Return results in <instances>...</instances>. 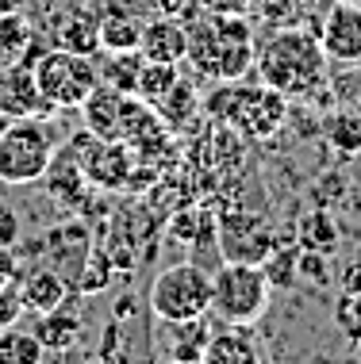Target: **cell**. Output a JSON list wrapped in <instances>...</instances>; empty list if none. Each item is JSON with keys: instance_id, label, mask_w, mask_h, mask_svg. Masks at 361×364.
<instances>
[{"instance_id": "9", "label": "cell", "mask_w": 361, "mask_h": 364, "mask_svg": "<svg viewBox=\"0 0 361 364\" xmlns=\"http://www.w3.org/2000/svg\"><path fill=\"white\" fill-rule=\"evenodd\" d=\"M231 123H239L253 139H266L285 119V96L277 88H235V104H231Z\"/></svg>"}, {"instance_id": "25", "label": "cell", "mask_w": 361, "mask_h": 364, "mask_svg": "<svg viewBox=\"0 0 361 364\" xmlns=\"http://www.w3.org/2000/svg\"><path fill=\"white\" fill-rule=\"evenodd\" d=\"M330 142H335V150L338 154H346V157H354L361 154V112H342V115H335L330 119Z\"/></svg>"}, {"instance_id": "17", "label": "cell", "mask_w": 361, "mask_h": 364, "mask_svg": "<svg viewBox=\"0 0 361 364\" xmlns=\"http://www.w3.org/2000/svg\"><path fill=\"white\" fill-rule=\"evenodd\" d=\"M19 295H23V311L46 314V311L62 307L66 295H70V288H66L62 272H54V269H35L31 277L19 284Z\"/></svg>"}, {"instance_id": "11", "label": "cell", "mask_w": 361, "mask_h": 364, "mask_svg": "<svg viewBox=\"0 0 361 364\" xmlns=\"http://www.w3.org/2000/svg\"><path fill=\"white\" fill-rule=\"evenodd\" d=\"M46 112L43 92L35 81V65H4L0 70V115L4 119H27V115Z\"/></svg>"}, {"instance_id": "26", "label": "cell", "mask_w": 361, "mask_h": 364, "mask_svg": "<svg viewBox=\"0 0 361 364\" xmlns=\"http://www.w3.org/2000/svg\"><path fill=\"white\" fill-rule=\"evenodd\" d=\"M335 326L342 330V338L346 341H361V295L354 291H342L338 295V303H335Z\"/></svg>"}, {"instance_id": "29", "label": "cell", "mask_w": 361, "mask_h": 364, "mask_svg": "<svg viewBox=\"0 0 361 364\" xmlns=\"http://www.w3.org/2000/svg\"><path fill=\"white\" fill-rule=\"evenodd\" d=\"M19 314H23V295H19V284H0V330L16 326Z\"/></svg>"}, {"instance_id": "5", "label": "cell", "mask_w": 361, "mask_h": 364, "mask_svg": "<svg viewBox=\"0 0 361 364\" xmlns=\"http://www.w3.org/2000/svg\"><path fill=\"white\" fill-rule=\"evenodd\" d=\"M35 81H38V92H43V104L46 107H81L89 100V92L100 85V70L93 65L89 54H77V50H46L35 58Z\"/></svg>"}, {"instance_id": "18", "label": "cell", "mask_w": 361, "mask_h": 364, "mask_svg": "<svg viewBox=\"0 0 361 364\" xmlns=\"http://www.w3.org/2000/svg\"><path fill=\"white\" fill-rule=\"evenodd\" d=\"M43 357L46 349L35 338V330H19V326L0 330V364H38Z\"/></svg>"}, {"instance_id": "23", "label": "cell", "mask_w": 361, "mask_h": 364, "mask_svg": "<svg viewBox=\"0 0 361 364\" xmlns=\"http://www.w3.org/2000/svg\"><path fill=\"white\" fill-rule=\"evenodd\" d=\"M150 107L162 115L165 123H184V119L192 115V107H197V96H192V88H189V85H181V81H177V85L169 88V92H162Z\"/></svg>"}, {"instance_id": "32", "label": "cell", "mask_w": 361, "mask_h": 364, "mask_svg": "<svg viewBox=\"0 0 361 364\" xmlns=\"http://www.w3.org/2000/svg\"><path fill=\"white\" fill-rule=\"evenodd\" d=\"M200 4L208 8V12H216V16H242L250 0H200Z\"/></svg>"}, {"instance_id": "3", "label": "cell", "mask_w": 361, "mask_h": 364, "mask_svg": "<svg viewBox=\"0 0 361 364\" xmlns=\"http://www.w3.org/2000/svg\"><path fill=\"white\" fill-rule=\"evenodd\" d=\"M58 157V134L38 115L4 119L0 127V184L23 188L51 173Z\"/></svg>"}, {"instance_id": "35", "label": "cell", "mask_w": 361, "mask_h": 364, "mask_svg": "<svg viewBox=\"0 0 361 364\" xmlns=\"http://www.w3.org/2000/svg\"><path fill=\"white\" fill-rule=\"evenodd\" d=\"M158 4H162V12H165V16L181 19V12H184V8L192 4V0H158Z\"/></svg>"}, {"instance_id": "2", "label": "cell", "mask_w": 361, "mask_h": 364, "mask_svg": "<svg viewBox=\"0 0 361 364\" xmlns=\"http://www.w3.org/2000/svg\"><path fill=\"white\" fill-rule=\"evenodd\" d=\"M253 54V31L242 16H216L208 12L200 23L189 27V54L197 62V70H204L216 81H239L250 70Z\"/></svg>"}, {"instance_id": "8", "label": "cell", "mask_w": 361, "mask_h": 364, "mask_svg": "<svg viewBox=\"0 0 361 364\" xmlns=\"http://www.w3.org/2000/svg\"><path fill=\"white\" fill-rule=\"evenodd\" d=\"M315 38L327 62L361 65V4H330Z\"/></svg>"}, {"instance_id": "22", "label": "cell", "mask_w": 361, "mask_h": 364, "mask_svg": "<svg viewBox=\"0 0 361 364\" xmlns=\"http://www.w3.org/2000/svg\"><path fill=\"white\" fill-rule=\"evenodd\" d=\"M177 85V65H165V62H142L139 81H135V96H142L146 104H154L162 92Z\"/></svg>"}, {"instance_id": "37", "label": "cell", "mask_w": 361, "mask_h": 364, "mask_svg": "<svg viewBox=\"0 0 361 364\" xmlns=\"http://www.w3.org/2000/svg\"><path fill=\"white\" fill-rule=\"evenodd\" d=\"M115 314H120V318H131V314H135V299H131V295H123V299H120Z\"/></svg>"}, {"instance_id": "21", "label": "cell", "mask_w": 361, "mask_h": 364, "mask_svg": "<svg viewBox=\"0 0 361 364\" xmlns=\"http://www.w3.org/2000/svg\"><path fill=\"white\" fill-rule=\"evenodd\" d=\"M139 31L142 23L139 19H123V16H108L100 19V50H139Z\"/></svg>"}, {"instance_id": "33", "label": "cell", "mask_w": 361, "mask_h": 364, "mask_svg": "<svg viewBox=\"0 0 361 364\" xmlns=\"http://www.w3.org/2000/svg\"><path fill=\"white\" fill-rule=\"evenodd\" d=\"M338 288L361 295V261H350L342 272H338Z\"/></svg>"}, {"instance_id": "34", "label": "cell", "mask_w": 361, "mask_h": 364, "mask_svg": "<svg viewBox=\"0 0 361 364\" xmlns=\"http://www.w3.org/2000/svg\"><path fill=\"white\" fill-rule=\"evenodd\" d=\"M19 277V261L8 245H0V284H12Z\"/></svg>"}, {"instance_id": "24", "label": "cell", "mask_w": 361, "mask_h": 364, "mask_svg": "<svg viewBox=\"0 0 361 364\" xmlns=\"http://www.w3.org/2000/svg\"><path fill=\"white\" fill-rule=\"evenodd\" d=\"M139 70H142V54L139 50H115L108 58V77L112 88H120V92H135V81H139Z\"/></svg>"}, {"instance_id": "31", "label": "cell", "mask_w": 361, "mask_h": 364, "mask_svg": "<svg viewBox=\"0 0 361 364\" xmlns=\"http://www.w3.org/2000/svg\"><path fill=\"white\" fill-rule=\"evenodd\" d=\"M19 234H23L19 211H16V208H8V203H0V245L16 250V245H19Z\"/></svg>"}, {"instance_id": "7", "label": "cell", "mask_w": 361, "mask_h": 364, "mask_svg": "<svg viewBox=\"0 0 361 364\" xmlns=\"http://www.w3.org/2000/svg\"><path fill=\"white\" fill-rule=\"evenodd\" d=\"M211 314L197 318H158L154 333V353L173 364H204V349L211 341Z\"/></svg>"}, {"instance_id": "4", "label": "cell", "mask_w": 361, "mask_h": 364, "mask_svg": "<svg viewBox=\"0 0 361 364\" xmlns=\"http://www.w3.org/2000/svg\"><path fill=\"white\" fill-rule=\"evenodd\" d=\"M273 303V284L266 280V269L250 261H223L211 272V314L219 322L253 326L266 318Z\"/></svg>"}, {"instance_id": "6", "label": "cell", "mask_w": 361, "mask_h": 364, "mask_svg": "<svg viewBox=\"0 0 361 364\" xmlns=\"http://www.w3.org/2000/svg\"><path fill=\"white\" fill-rule=\"evenodd\" d=\"M150 311L154 318H197L211 314V272L197 261L165 264L150 284Z\"/></svg>"}, {"instance_id": "39", "label": "cell", "mask_w": 361, "mask_h": 364, "mask_svg": "<svg viewBox=\"0 0 361 364\" xmlns=\"http://www.w3.org/2000/svg\"><path fill=\"white\" fill-rule=\"evenodd\" d=\"M304 4H315V0H304Z\"/></svg>"}, {"instance_id": "10", "label": "cell", "mask_w": 361, "mask_h": 364, "mask_svg": "<svg viewBox=\"0 0 361 364\" xmlns=\"http://www.w3.org/2000/svg\"><path fill=\"white\" fill-rule=\"evenodd\" d=\"M219 253L223 261H250V264H261L269 257L273 242V230L261 219H250V215H235V219H223L219 230Z\"/></svg>"}, {"instance_id": "40", "label": "cell", "mask_w": 361, "mask_h": 364, "mask_svg": "<svg viewBox=\"0 0 361 364\" xmlns=\"http://www.w3.org/2000/svg\"><path fill=\"white\" fill-rule=\"evenodd\" d=\"M357 349H361V341H357Z\"/></svg>"}, {"instance_id": "30", "label": "cell", "mask_w": 361, "mask_h": 364, "mask_svg": "<svg viewBox=\"0 0 361 364\" xmlns=\"http://www.w3.org/2000/svg\"><path fill=\"white\" fill-rule=\"evenodd\" d=\"M330 253H319V250H300V277L311 280V284H327L330 280V264H327Z\"/></svg>"}, {"instance_id": "27", "label": "cell", "mask_w": 361, "mask_h": 364, "mask_svg": "<svg viewBox=\"0 0 361 364\" xmlns=\"http://www.w3.org/2000/svg\"><path fill=\"white\" fill-rule=\"evenodd\" d=\"M335 223L327 219V211H315L304 223V250H319V253H335Z\"/></svg>"}, {"instance_id": "1", "label": "cell", "mask_w": 361, "mask_h": 364, "mask_svg": "<svg viewBox=\"0 0 361 364\" xmlns=\"http://www.w3.org/2000/svg\"><path fill=\"white\" fill-rule=\"evenodd\" d=\"M253 58L261 81L281 96H311L327 85V54L308 31H277Z\"/></svg>"}, {"instance_id": "19", "label": "cell", "mask_w": 361, "mask_h": 364, "mask_svg": "<svg viewBox=\"0 0 361 364\" xmlns=\"http://www.w3.org/2000/svg\"><path fill=\"white\" fill-rule=\"evenodd\" d=\"M266 269V280L273 284V291H288L292 284L300 280V245H273L269 257L261 261Z\"/></svg>"}, {"instance_id": "28", "label": "cell", "mask_w": 361, "mask_h": 364, "mask_svg": "<svg viewBox=\"0 0 361 364\" xmlns=\"http://www.w3.org/2000/svg\"><path fill=\"white\" fill-rule=\"evenodd\" d=\"M27 43H31V27H27L19 16H0V50L19 54Z\"/></svg>"}, {"instance_id": "36", "label": "cell", "mask_w": 361, "mask_h": 364, "mask_svg": "<svg viewBox=\"0 0 361 364\" xmlns=\"http://www.w3.org/2000/svg\"><path fill=\"white\" fill-rule=\"evenodd\" d=\"M96 264H100V253H93V264H89V272H100ZM96 288H104V277H93V280H85V291H96Z\"/></svg>"}, {"instance_id": "13", "label": "cell", "mask_w": 361, "mask_h": 364, "mask_svg": "<svg viewBox=\"0 0 361 364\" xmlns=\"http://www.w3.org/2000/svg\"><path fill=\"white\" fill-rule=\"evenodd\" d=\"M261 349L253 341L250 326H235V322H223L219 330H211V341L204 349V364H258Z\"/></svg>"}, {"instance_id": "16", "label": "cell", "mask_w": 361, "mask_h": 364, "mask_svg": "<svg viewBox=\"0 0 361 364\" xmlns=\"http://www.w3.org/2000/svg\"><path fill=\"white\" fill-rule=\"evenodd\" d=\"M123 96L120 88L112 85H96L89 92V100L81 104L85 119H89V134H96V139L104 142H120V119H123Z\"/></svg>"}, {"instance_id": "12", "label": "cell", "mask_w": 361, "mask_h": 364, "mask_svg": "<svg viewBox=\"0 0 361 364\" xmlns=\"http://www.w3.org/2000/svg\"><path fill=\"white\" fill-rule=\"evenodd\" d=\"M139 54L142 62H165V65H177L184 54H189V27L173 16L150 19L142 23L139 31Z\"/></svg>"}, {"instance_id": "14", "label": "cell", "mask_w": 361, "mask_h": 364, "mask_svg": "<svg viewBox=\"0 0 361 364\" xmlns=\"http://www.w3.org/2000/svg\"><path fill=\"white\" fill-rule=\"evenodd\" d=\"M35 338L43 341V349L46 353H70L81 346V338H85V322H81V314L70 311L62 303V307H54V311H46V314H35Z\"/></svg>"}, {"instance_id": "15", "label": "cell", "mask_w": 361, "mask_h": 364, "mask_svg": "<svg viewBox=\"0 0 361 364\" xmlns=\"http://www.w3.org/2000/svg\"><path fill=\"white\" fill-rule=\"evenodd\" d=\"M93 150L85 154V176L104 188H123L127 176H131V157H127V146L123 142H104L93 134Z\"/></svg>"}, {"instance_id": "38", "label": "cell", "mask_w": 361, "mask_h": 364, "mask_svg": "<svg viewBox=\"0 0 361 364\" xmlns=\"http://www.w3.org/2000/svg\"><path fill=\"white\" fill-rule=\"evenodd\" d=\"M330 4H361V0H330Z\"/></svg>"}, {"instance_id": "20", "label": "cell", "mask_w": 361, "mask_h": 364, "mask_svg": "<svg viewBox=\"0 0 361 364\" xmlns=\"http://www.w3.org/2000/svg\"><path fill=\"white\" fill-rule=\"evenodd\" d=\"M62 46L66 50H77V54H100V19L81 12V16H70L62 27Z\"/></svg>"}]
</instances>
